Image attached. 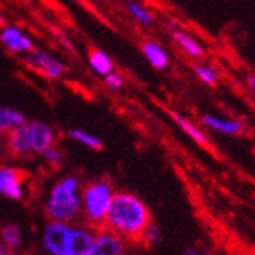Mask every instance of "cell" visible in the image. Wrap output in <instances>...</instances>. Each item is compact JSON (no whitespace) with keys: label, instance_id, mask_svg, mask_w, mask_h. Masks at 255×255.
I'll return each mask as SVG.
<instances>
[{"label":"cell","instance_id":"2e32d148","mask_svg":"<svg viewBox=\"0 0 255 255\" xmlns=\"http://www.w3.org/2000/svg\"><path fill=\"white\" fill-rule=\"evenodd\" d=\"M89 64H91V67L101 76H106L108 73H111L114 70V64L111 61V58L105 53L101 52L98 48H91L89 50Z\"/></svg>","mask_w":255,"mask_h":255},{"label":"cell","instance_id":"4dcf8cb0","mask_svg":"<svg viewBox=\"0 0 255 255\" xmlns=\"http://www.w3.org/2000/svg\"><path fill=\"white\" fill-rule=\"evenodd\" d=\"M254 156H255V146H254Z\"/></svg>","mask_w":255,"mask_h":255},{"label":"cell","instance_id":"30bf717a","mask_svg":"<svg viewBox=\"0 0 255 255\" xmlns=\"http://www.w3.org/2000/svg\"><path fill=\"white\" fill-rule=\"evenodd\" d=\"M95 229L89 226H70L69 255H89L94 246Z\"/></svg>","mask_w":255,"mask_h":255},{"label":"cell","instance_id":"484cf974","mask_svg":"<svg viewBox=\"0 0 255 255\" xmlns=\"http://www.w3.org/2000/svg\"><path fill=\"white\" fill-rule=\"evenodd\" d=\"M179 255H212V254H209V252H201V251H196V249H188V251H184Z\"/></svg>","mask_w":255,"mask_h":255},{"label":"cell","instance_id":"83f0119b","mask_svg":"<svg viewBox=\"0 0 255 255\" xmlns=\"http://www.w3.org/2000/svg\"><path fill=\"white\" fill-rule=\"evenodd\" d=\"M138 2H149V0H138Z\"/></svg>","mask_w":255,"mask_h":255},{"label":"cell","instance_id":"4fadbf2b","mask_svg":"<svg viewBox=\"0 0 255 255\" xmlns=\"http://www.w3.org/2000/svg\"><path fill=\"white\" fill-rule=\"evenodd\" d=\"M171 37H173L174 44L179 47L181 52L184 55H187L188 58L201 59V58H204V55H206V50H204L202 44L191 34H188L182 30H173Z\"/></svg>","mask_w":255,"mask_h":255},{"label":"cell","instance_id":"52a82bcc","mask_svg":"<svg viewBox=\"0 0 255 255\" xmlns=\"http://www.w3.org/2000/svg\"><path fill=\"white\" fill-rule=\"evenodd\" d=\"M27 64L36 72L47 76L50 80H58L66 73V66L41 50H31L27 55Z\"/></svg>","mask_w":255,"mask_h":255},{"label":"cell","instance_id":"3957f363","mask_svg":"<svg viewBox=\"0 0 255 255\" xmlns=\"http://www.w3.org/2000/svg\"><path fill=\"white\" fill-rule=\"evenodd\" d=\"M114 193L116 191L112 185L103 179L94 181L84 187L81 193V212L89 227L98 231L105 226Z\"/></svg>","mask_w":255,"mask_h":255},{"label":"cell","instance_id":"7402d4cb","mask_svg":"<svg viewBox=\"0 0 255 255\" xmlns=\"http://www.w3.org/2000/svg\"><path fill=\"white\" fill-rule=\"evenodd\" d=\"M160 241H162V231L159 229L157 224L151 221L143 231V235L140 238V243H143L146 246H157Z\"/></svg>","mask_w":255,"mask_h":255},{"label":"cell","instance_id":"9a60e30c","mask_svg":"<svg viewBox=\"0 0 255 255\" xmlns=\"http://www.w3.org/2000/svg\"><path fill=\"white\" fill-rule=\"evenodd\" d=\"M170 116L173 119V122L181 128V129L193 140V142H196L198 145L201 146H207L209 140L206 137V134H204V131L201 129V128L198 125H195L193 122H190L188 119H185L184 116H181L179 112H174V111H170Z\"/></svg>","mask_w":255,"mask_h":255},{"label":"cell","instance_id":"8992f818","mask_svg":"<svg viewBox=\"0 0 255 255\" xmlns=\"http://www.w3.org/2000/svg\"><path fill=\"white\" fill-rule=\"evenodd\" d=\"M25 173L19 168L0 165V195L9 199H22Z\"/></svg>","mask_w":255,"mask_h":255},{"label":"cell","instance_id":"44dd1931","mask_svg":"<svg viewBox=\"0 0 255 255\" xmlns=\"http://www.w3.org/2000/svg\"><path fill=\"white\" fill-rule=\"evenodd\" d=\"M69 135L73 140H76V142H80V143H83V145H86L89 148H92V149L98 151V149L103 148V143H101V140L98 137H95L92 134H87V132H84L81 129H70Z\"/></svg>","mask_w":255,"mask_h":255},{"label":"cell","instance_id":"e0dca14e","mask_svg":"<svg viewBox=\"0 0 255 255\" xmlns=\"http://www.w3.org/2000/svg\"><path fill=\"white\" fill-rule=\"evenodd\" d=\"M23 123L25 117L22 112L11 108H0V134L9 132L16 126H20Z\"/></svg>","mask_w":255,"mask_h":255},{"label":"cell","instance_id":"8fae6325","mask_svg":"<svg viewBox=\"0 0 255 255\" xmlns=\"http://www.w3.org/2000/svg\"><path fill=\"white\" fill-rule=\"evenodd\" d=\"M201 123L202 126H206V129H210L223 135H238L245 129V123L240 119L221 117L216 116V114H206V116H202Z\"/></svg>","mask_w":255,"mask_h":255},{"label":"cell","instance_id":"5bb4252c","mask_svg":"<svg viewBox=\"0 0 255 255\" xmlns=\"http://www.w3.org/2000/svg\"><path fill=\"white\" fill-rule=\"evenodd\" d=\"M142 52H143L146 61L154 69L163 70L170 66V56L160 44H157L154 41H145L142 44Z\"/></svg>","mask_w":255,"mask_h":255},{"label":"cell","instance_id":"7a4b0ae2","mask_svg":"<svg viewBox=\"0 0 255 255\" xmlns=\"http://www.w3.org/2000/svg\"><path fill=\"white\" fill-rule=\"evenodd\" d=\"M80 184L76 177H64L50 191L45 204L47 216L52 221L70 223L81 213V195Z\"/></svg>","mask_w":255,"mask_h":255},{"label":"cell","instance_id":"4316f807","mask_svg":"<svg viewBox=\"0 0 255 255\" xmlns=\"http://www.w3.org/2000/svg\"><path fill=\"white\" fill-rule=\"evenodd\" d=\"M0 255H14L11 248L5 246V245H0Z\"/></svg>","mask_w":255,"mask_h":255},{"label":"cell","instance_id":"9c48e42d","mask_svg":"<svg viewBox=\"0 0 255 255\" xmlns=\"http://www.w3.org/2000/svg\"><path fill=\"white\" fill-rule=\"evenodd\" d=\"M6 152L11 157H25L28 156L31 151V143H30V134H28V126L23 123L20 126H16L14 129L6 132Z\"/></svg>","mask_w":255,"mask_h":255},{"label":"cell","instance_id":"f1b7e54d","mask_svg":"<svg viewBox=\"0 0 255 255\" xmlns=\"http://www.w3.org/2000/svg\"><path fill=\"white\" fill-rule=\"evenodd\" d=\"M0 23H3V19L2 17H0Z\"/></svg>","mask_w":255,"mask_h":255},{"label":"cell","instance_id":"d6986e66","mask_svg":"<svg viewBox=\"0 0 255 255\" xmlns=\"http://www.w3.org/2000/svg\"><path fill=\"white\" fill-rule=\"evenodd\" d=\"M126 9L129 12V16L135 19L138 23L145 25V27H152L154 25V16L151 14V11L146 9L142 3L138 2H128Z\"/></svg>","mask_w":255,"mask_h":255},{"label":"cell","instance_id":"6da1fadb","mask_svg":"<svg viewBox=\"0 0 255 255\" xmlns=\"http://www.w3.org/2000/svg\"><path fill=\"white\" fill-rule=\"evenodd\" d=\"M149 223L151 215L142 199L128 191H117L114 193L103 227L126 241L137 243Z\"/></svg>","mask_w":255,"mask_h":255},{"label":"cell","instance_id":"d4e9b609","mask_svg":"<svg viewBox=\"0 0 255 255\" xmlns=\"http://www.w3.org/2000/svg\"><path fill=\"white\" fill-rule=\"evenodd\" d=\"M246 89H248V92L251 94L252 100L255 101V75H248L246 76Z\"/></svg>","mask_w":255,"mask_h":255},{"label":"cell","instance_id":"ba28073f","mask_svg":"<svg viewBox=\"0 0 255 255\" xmlns=\"http://www.w3.org/2000/svg\"><path fill=\"white\" fill-rule=\"evenodd\" d=\"M31 151L36 154H42L48 148L55 146L56 143V132L52 126H48L42 122H31L27 123Z\"/></svg>","mask_w":255,"mask_h":255},{"label":"cell","instance_id":"5b68a950","mask_svg":"<svg viewBox=\"0 0 255 255\" xmlns=\"http://www.w3.org/2000/svg\"><path fill=\"white\" fill-rule=\"evenodd\" d=\"M128 241L111 232L109 229L101 227L95 234L94 246L89 255H129Z\"/></svg>","mask_w":255,"mask_h":255},{"label":"cell","instance_id":"ac0fdd59","mask_svg":"<svg viewBox=\"0 0 255 255\" xmlns=\"http://www.w3.org/2000/svg\"><path fill=\"white\" fill-rule=\"evenodd\" d=\"M193 73L196 78L206 86H216L220 81V72L207 62H198L193 66Z\"/></svg>","mask_w":255,"mask_h":255},{"label":"cell","instance_id":"7c38bea8","mask_svg":"<svg viewBox=\"0 0 255 255\" xmlns=\"http://www.w3.org/2000/svg\"><path fill=\"white\" fill-rule=\"evenodd\" d=\"M0 41H2V44L9 52H14V53H28L33 50L31 39L16 27L3 28L2 34H0Z\"/></svg>","mask_w":255,"mask_h":255},{"label":"cell","instance_id":"cb8c5ba5","mask_svg":"<svg viewBox=\"0 0 255 255\" xmlns=\"http://www.w3.org/2000/svg\"><path fill=\"white\" fill-rule=\"evenodd\" d=\"M105 83L108 84V87L111 89H122L123 84H125V80H123V76L117 72H111L105 76Z\"/></svg>","mask_w":255,"mask_h":255},{"label":"cell","instance_id":"277c9868","mask_svg":"<svg viewBox=\"0 0 255 255\" xmlns=\"http://www.w3.org/2000/svg\"><path fill=\"white\" fill-rule=\"evenodd\" d=\"M70 224L64 221H50L42 234L44 248L52 255H69Z\"/></svg>","mask_w":255,"mask_h":255},{"label":"cell","instance_id":"ffe728a7","mask_svg":"<svg viewBox=\"0 0 255 255\" xmlns=\"http://www.w3.org/2000/svg\"><path fill=\"white\" fill-rule=\"evenodd\" d=\"M0 235H2V241L3 245L11 248V249H16L20 246V241H22V232L20 229L14 224H6L2 227L0 231Z\"/></svg>","mask_w":255,"mask_h":255},{"label":"cell","instance_id":"f546056e","mask_svg":"<svg viewBox=\"0 0 255 255\" xmlns=\"http://www.w3.org/2000/svg\"><path fill=\"white\" fill-rule=\"evenodd\" d=\"M0 143H2V135H0Z\"/></svg>","mask_w":255,"mask_h":255},{"label":"cell","instance_id":"603a6c76","mask_svg":"<svg viewBox=\"0 0 255 255\" xmlns=\"http://www.w3.org/2000/svg\"><path fill=\"white\" fill-rule=\"evenodd\" d=\"M42 156H44L45 162L50 165V167H53V168L61 167L62 162H64V152L61 149H58L56 146L48 148L45 152H42Z\"/></svg>","mask_w":255,"mask_h":255}]
</instances>
